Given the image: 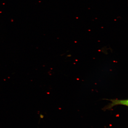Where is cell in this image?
Listing matches in <instances>:
<instances>
[{"instance_id":"6da1fadb","label":"cell","mask_w":128,"mask_h":128,"mask_svg":"<svg viewBox=\"0 0 128 128\" xmlns=\"http://www.w3.org/2000/svg\"><path fill=\"white\" fill-rule=\"evenodd\" d=\"M111 101L112 103L110 104L103 108V110H110L114 106L118 105H122L128 106V100H108Z\"/></svg>"}]
</instances>
